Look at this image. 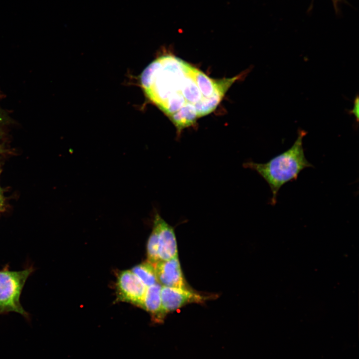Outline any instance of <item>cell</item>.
I'll list each match as a JSON object with an SVG mask.
<instances>
[{
    "mask_svg": "<svg viewBox=\"0 0 359 359\" xmlns=\"http://www.w3.org/2000/svg\"><path fill=\"white\" fill-rule=\"evenodd\" d=\"M153 225L157 228L159 241L160 261L168 260L178 256L176 237L174 228L155 211Z\"/></svg>",
    "mask_w": 359,
    "mask_h": 359,
    "instance_id": "8992f818",
    "label": "cell"
},
{
    "mask_svg": "<svg viewBox=\"0 0 359 359\" xmlns=\"http://www.w3.org/2000/svg\"><path fill=\"white\" fill-rule=\"evenodd\" d=\"M159 241L157 228L153 226L152 231L147 244L148 261L155 264L160 261L159 257Z\"/></svg>",
    "mask_w": 359,
    "mask_h": 359,
    "instance_id": "30bf717a",
    "label": "cell"
},
{
    "mask_svg": "<svg viewBox=\"0 0 359 359\" xmlns=\"http://www.w3.org/2000/svg\"><path fill=\"white\" fill-rule=\"evenodd\" d=\"M238 78L213 79L178 57L165 55L145 69L141 83L149 100L175 126L179 136L214 111Z\"/></svg>",
    "mask_w": 359,
    "mask_h": 359,
    "instance_id": "6da1fadb",
    "label": "cell"
},
{
    "mask_svg": "<svg viewBox=\"0 0 359 359\" xmlns=\"http://www.w3.org/2000/svg\"><path fill=\"white\" fill-rule=\"evenodd\" d=\"M116 286L119 300L144 308L147 287L132 271L120 272L118 276Z\"/></svg>",
    "mask_w": 359,
    "mask_h": 359,
    "instance_id": "277c9868",
    "label": "cell"
},
{
    "mask_svg": "<svg viewBox=\"0 0 359 359\" xmlns=\"http://www.w3.org/2000/svg\"><path fill=\"white\" fill-rule=\"evenodd\" d=\"M343 0H332L336 13L338 12V11H339V3L341 1H342Z\"/></svg>",
    "mask_w": 359,
    "mask_h": 359,
    "instance_id": "4fadbf2b",
    "label": "cell"
},
{
    "mask_svg": "<svg viewBox=\"0 0 359 359\" xmlns=\"http://www.w3.org/2000/svg\"><path fill=\"white\" fill-rule=\"evenodd\" d=\"M161 296L163 308L167 314L190 303H202L209 297L189 289L162 286Z\"/></svg>",
    "mask_w": 359,
    "mask_h": 359,
    "instance_id": "5b68a950",
    "label": "cell"
},
{
    "mask_svg": "<svg viewBox=\"0 0 359 359\" xmlns=\"http://www.w3.org/2000/svg\"><path fill=\"white\" fill-rule=\"evenodd\" d=\"M307 134V131L298 128V136L293 145L267 163L249 161L243 164L244 168L256 171L268 184L272 193L271 205L276 203L278 192L284 184L296 180L304 169L313 167L306 158L303 147V139Z\"/></svg>",
    "mask_w": 359,
    "mask_h": 359,
    "instance_id": "7a4b0ae2",
    "label": "cell"
},
{
    "mask_svg": "<svg viewBox=\"0 0 359 359\" xmlns=\"http://www.w3.org/2000/svg\"><path fill=\"white\" fill-rule=\"evenodd\" d=\"M131 271L147 287L158 283L154 264L148 261L134 267Z\"/></svg>",
    "mask_w": 359,
    "mask_h": 359,
    "instance_id": "9c48e42d",
    "label": "cell"
},
{
    "mask_svg": "<svg viewBox=\"0 0 359 359\" xmlns=\"http://www.w3.org/2000/svg\"><path fill=\"white\" fill-rule=\"evenodd\" d=\"M33 271L32 267L20 271H11L6 267L0 270V315L15 312L28 318L20 298L25 283Z\"/></svg>",
    "mask_w": 359,
    "mask_h": 359,
    "instance_id": "3957f363",
    "label": "cell"
},
{
    "mask_svg": "<svg viewBox=\"0 0 359 359\" xmlns=\"http://www.w3.org/2000/svg\"><path fill=\"white\" fill-rule=\"evenodd\" d=\"M4 197L2 193V191L0 187V211L2 210L4 207Z\"/></svg>",
    "mask_w": 359,
    "mask_h": 359,
    "instance_id": "7c38bea8",
    "label": "cell"
},
{
    "mask_svg": "<svg viewBox=\"0 0 359 359\" xmlns=\"http://www.w3.org/2000/svg\"><path fill=\"white\" fill-rule=\"evenodd\" d=\"M161 288L159 283L147 287L143 308L151 314L153 319L159 322L167 314L162 303Z\"/></svg>",
    "mask_w": 359,
    "mask_h": 359,
    "instance_id": "ba28073f",
    "label": "cell"
},
{
    "mask_svg": "<svg viewBox=\"0 0 359 359\" xmlns=\"http://www.w3.org/2000/svg\"><path fill=\"white\" fill-rule=\"evenodd\" d=\"M2 121H3V117H2L1 112L0 110V126L2 122Z\"/></svg>",
    "mask_w": 359,
    "mask_h": 359,
    "instance_id": "5bb4252c",
    "label": "cell"
},
{
    "mask_svg": "<svg viewBox=\"0 0 359 359\" xmlns=\"http://www.w3.org/2000/svg\"><path fill=\"white\" fill-rule=\"evenodd\" d=\"M354 106L352 109L347 110V113L349 115H354L356 124L358 125L359 119V95L357 94L354 100Z\"/></svg>",
    "mask_w": 359,
    "mask_h": 359,
    "instance_id": "8fae6325",
    "label": "cell"
},
{
    "mask_svg": "<svg viewBox=\"0 0 359 359\" xmlns=\"http://www.w3.org/2000/svg\"><path fill=\"white\" fill-rule=\"evenodd\" d=\"M158 282L162 286L189 289L183 277L178 256L154 264Z\"/></svg>",
    "mask_w": 359,
    "mask_h": 359,
    "instance_id": "52a82bcc",
    "label": "cell"
}]
</instances>
